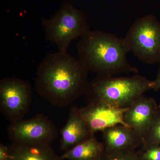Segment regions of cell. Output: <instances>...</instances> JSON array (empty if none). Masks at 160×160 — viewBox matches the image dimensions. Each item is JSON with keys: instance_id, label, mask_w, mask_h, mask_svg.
I'll return each instance as SVG.
<instances>
[{"instance_id": "obj_4", "label": "cell", "mask_w": 160, "mask_h": 160, "mask_svg": "<svg viewBox=\"0 0 160 160\" xmlns=\"http://www.w3.org/2000/svg\"><path fill=\"white\" fill-rule=\"evenodd\" d=\"M42 23L47 40L63 52H67L72 41L91 30L84 12L70 2H66L54 15L44 19Z\"/></svg>"}, {"instance_id": "obj_10", "label": "cell", "mask_w": 160, "mask_h": 160, "mask_svg": "<svg viewBox=\"0 0 160 160\" xmlns=\"http://www.w3.org/2000/svg\"><path fill=\"white\" fill-rule=\"evenodd\" d=\"M92 134L86 122L79 114L78 108L71 107L67 122L61 131L60 149L68 151Z\"/></svg>"}, {"instance_id": "obj_17", "label": "cell", "mask_w": 160, "mask_h": 160, "mask_svg": "<svg viewBox=\"0 0 160 160\" xmlns=\"http://www.w3.org/2000/svg\"><path fill=\"white\" fill-rule=\"evenodd\" d=\"M11 158L9 146L0 143V160H8Z\"/></svg>"}, {"instance_id": "obj_8", "label": "cell", "mask_w": 160, "mask_h": 160, "mask_svg": "<svg viewBox=\"0 0 160 160\" xmlns=\"http://www.w3.org/2000/svg\"><path fill=\"white\" fill-rule=\"evenodd\" d=\"M127 108L97 102L88 103L87 106L78 108V110L91 133L94 134L97 132L104 131L116 125H122L128 127L123 119L124 113Z\"/></svg>"}, {"instance_id": "obj_12", "label": "cell", "mask_w": 160, "mask_h": 160, "mask_svg": "<svg viewBox=\"0 0 160 160\" xmlns=\"http://www.w3.org/2000/svg\"><path fill=\"white\" fill-rule=\"evenodd\" d=\"M9 148L12 160H63L51 146L12 142Z\"/></svg>"}, {"instance_id": "obj_7", "label": "cell", "mask_w": 160, "mask_h": 160, "mask_svg": "<svg viewBox=\"0 0 160 160\" xmlns=\"http://www.w3.org/2000/svg\"><path fill=\"white\" fill-rule=\"evenodd\" d=\"M7 132L12 142L27 145L51 146L58 136L56 125L41 113L28 119L10 123Z\"/></svg>"}, {"instance_id": "obj_11", "label": "cell", "mask_w": 160, "mask_h": 160, "mask_svg": "<svg viewBox=\"0 0 160 160\" xmlns=\"http://www.w3.org/2000/svg\"><path fill=\"white\" fill-rule=\"evenodd\" d=\"M106 151L134 149L142 140L133 130L122 125H116L103 131Z\"/></svg>"}, {"instance_id": "obj_9", "label": "cell", "mask_w": 160, "mask_h": 160, "mask_svg": "<svg viewBox=\"0 0 160 160\" xmlns=\"http://www.w3.org/2000/svg\"><path fill=\"white\" fill-rule=\"evenodd\" d=\"M157 112L154 100L142 95L127 107L123 119L142 140L151 128Z\"/></svg>"}, {"instance_id": "obj_13", "label": "cell", "mask_w": 160, "mask_h": 160, "mask_svg": "<svg viewBox=\"0 0 160 160\" xmlns=\"http://www.w3.org/2000/svg\"><path fill=\"white\" fill-rule=\"evenodd\" d=\"M105 149L93 134L65 152L61 157L63 160H101Z\"/></svg>"}, {"instance_id": "obj_16", "label": "cell", "mask_w": 160, "mask_h": 160, "mask_svg": "<svg viewBox=\"0 0 160 160\" xmlns=\"http://www.w3.org/2000/svg\"><path fill=\"white\" fill-rule=\"evenodd\" d=\"M158 145L146 146V149L141 155L143 160H160V147Z\"/></svg>"}, {"instance_id": "obj_14", "label": "cell", "mask_w": 160, "mask_h": 160, "mask_svg": "<svg viewBox=\"0 0 160 160\" xmlns=\"http://www.w3.org/2000/svg\"><path fill=\"white\" fill-rule=\"evenodd\" d=\"M101 160H143L134 149L107 151L105 149Z\"/></svg>"}, {"instance_id": "obj_6", "label": "cell", "mask_w": 160, "mask_h": 160, "mask_svg": "<svg viewBox=\"0 0 160 160\" xmlns=\"http://www.w3.org/2000/svg\"><path fill=\"white\" fill-rule=\"evenodd\" d=\"M32 87L26 81L14 77L0 81V109L11 123L23 119L32 100Z\"/></svg>"}, {"instance_id": "obj_18", "label": "cell", "mask_w": 160, "mask_h": 160, "mask_svg": "<svg viewBox=\"0 0 160 160\" xmlns=\"http://www.w3.org/2000/svg\"><path fill=\"white\" fill-rule=\"evenodd\" d=\"M159 69L158 72L157 76L156 78L153 81V85H152V89L154 91H158L160 89V61Z\"/></svg>"}, {"instance_id": "obj_5", "label": "cell", "mask_w": 160, "mask_h": 160, "mask_svg": "<svg viewBox=\"0 0 160 160\" xmlns=\"http://www.w3.org/2000/svg\"><path fill=\"white\" fill-rule=\"evenodd\" d=\"M129 52L142 62L153 65L160 61V22L154 15L138 18L124 38Z\"/></svg>"}, {"instance_id": "obj_3", "label": "cell", "mask_w": 160, "mask_h": 160, "mask_svg": "<svg viewBox=\"0 0 160 160\" xmlns=\"http://www.w3.org/2000/svg\"><path fill=\"white\" fill-rule=\"evenodd\" d=\"M153 81L135 75L131 77L97 75L89 82L85 95L88 103H103L125 108L145 92L152 89Z\"/></svg>"}, {"instance_id": "obj_15", "label": "cell", "mask_w": 160, "mask_h": 160, "mask_svg": "<svg viewBox=\"0 0 160 160\" xmlns=\"http://www.w3.org/2000/svg\"><path fill=\"white\" fill-rule=\"evenodd\" d=\"M142 142L145 147L160 144V112H157L151 128L142 139Z\"/></svg>"}, {"instance_id": "obj_1", "label": "cell", "mask_w": 160, "mask_h": 160, "mask_svg": "<svg viewBox=\"0 0 160 160\" xmlns=\"http://www.w3.org/2000/svg\"><path fill=\"white\" fill-rule=\"evenodd\" d=\"M89 72L78 58L68 52H51L38 66L35 89L52 106L65 108L85 95Z\"/></svg>"}, {"instance_id": "obj_2", "label": "cell", "mask_w": 160, "mask_h": 160, "mask_svg": "<svg viewBox=\"0 0 160 160\" xmlns=\"http://www.w3.org/2000/svg\"><path fill=\"white\" fill-rule=\"evenodd\" d=\"M76 47L78 58L89 72L107 76L138 72L127 59L129 51L125 39L113 33L90 30Z\"/></svg>"}, {"instance_id": "obj_19", "label": "cell", "mask_w": 160, "mask_h": 160, "mask_svg": "<svg viewBox=\"0 0 160 160\" xmlns=\"http://www.w3.org/2000/svg\"><path fill=\"white\" fill-rule=\"evenodd\" d=\"M8 160H12V159H11H11H10Z\"/></svg>"}]
</instances>
